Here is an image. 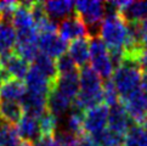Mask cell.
Masks as SVG:
<instances>
[{
	"instance_id": "484cf974",
	"label": "cell",
	"mask_w": 147,
	"mask_h": 146,
	"mask_svg": "<svg viewBox=\"0 0 147 146\" xmlns=\"http://www.w3.org/2000/svg\"><path fill=\"white\" fill-rule=\"evenodd\" d=\"M102 96H103V103L107 106H114L120 102L119 94L115 89L112 79H107L102 84Z\"/></svg>"
},
{
	"instance_id": "603a6c76",
	"label": "cell",
	"mask_w": 147,
	"mask_h": 146,
	"mask_svg": "<svg viewBox=\"0 0 147 146\" xmlns=\"http://www.w3.org/2000/svg\"><path fill=\"white\" fill-rule=\"evenodd\" d=\"M92 140L97 146H124L125 137L106 128L101 133L92 135Z\"/></svg>"
},
{
	"instance_id": "836d02e7",
	"label": "cell",
	"mask_w": 147,
	"mask_h": 146,
	"mask_svg": "<svg viewBox=\"0 0 147 146\" xmlns=\"http://www.w3.org/2000/svg\"><path fill=\"white\" fill-rule=\"evenodd\" d=\"M18 146H34V144L28 143V141H22V140H21V143H20Z\"/></svg>"
},
{
	"instance_id": "ac0fdd59",
	"label": "cell",
	"mask_w": 147,
	"mask_h": 146,
	"mask_svg": "<svg viewBox=\"0 0 147 146\" xmlns=\"http://www.w3.org/2000/svg\"><path fill=\"white\" fill-rule=\"evenodd\" d=\"M46 101H48V97L46 96L27 91L26 95L23 96V99L21 100V105L23 107L24 114L39 118L48 110L46 108Z\"/></svg>"
},
{
	"instance_id": "f546056e",
	"label": "cell",
	"mask_w": 147,
	"mask_h": 146,
	"mask_svg": "<svg viewBox=\"0 0 147 146\" xmlns=\"http://www.w3.org/2000/svg\"><path fill=\"white\" fill-rule=\"evenodd\" d=\"M139 62H140L141 68H142L145 72H147V48L144 50V53H142V55H141Z\"/></svg>"
},
{
	"instance_id": "7a4b0ae2",
	"label": "cell",
	"mask_w": 147,
	"mask_h": 146,
	"mask_svg": "<svg viewBox=\"0 0 147 146\" xmlns=\"http://www.w3.org/2000/svg\"><path fill=\"white\" fill-rule=\"evenodd\" d=\"M128 24L118 12H108L100 30V38L107 45L108 50H123L127 39Z\"/></svg>"
},
{
	"instance_id": "44dd1931",
	"label": "cell",
	"mask_w": 147,
	"mask_h": 146,
	"mask_svg": "<svg viewBox=\"0 0 147 146\" xmlns=\"http://www.w3.org/2000/svg\"><path fill=\"white\" fill-rule=\"evenodd\" d=\"M24 111L21 102L0 100V117L10 124H17L23 117Z\"/></svg>"
},
{
	"instance_id": "4dcf8cb0",
	"label": "cell",
	"mask_w": 147,
	"mask_h": 146,
	"mask_svg": "<svg viewBox=\"0 0 147 146\" xmlns=\"http://www.w3.org/2000/svg\"><path fill=\"white\" fill-rule=\"evenodd\" d=\"M5 127H6V122L0 117V146H3L4 141V133H5Z\"/></svg>"
},
{
	"instance_id": "d6a6232c",
	"label": "cell",
	"mask_w": 147,
	"mask_h": 146,
	"mask_svg": "<svg viewBox=\"0 0 147 146\" xmlns=\"http://www.w3.org/2000/svg\"><path fill=\"white\" fill-rule=\"evenodd\" d=\"M7 79V77L5 76V73H4V71L1 70V67H0V88H1V85H3V83Z\"/></svg>"
},
{
	"instance_id": "52a82bcc",
	"label": "cell",
	"mask_w": 147,
	"mask_h": 146,
	"mask_svg": "<svg viewBox=\"0 0 147 146\" xmlns=\"http://www.w3.org/2000/svg\"><path fill=\"white\" fill-rule=\"evenodd\" d=\"M108 114L109 107L105 103L88 110L84 114V132L85 134L92 137V135H96L106 129V126L108 124Z\"/></svg>"
},
{
	"instance_id": "e0dca14e",
	"label": "cell",
	"mask_w": 147,
	"mask_h": 146,
	"mask_svg": "<svg viewBox=\"0 0 147 146\" xmlns=\"http://www.w3.org/2000/svg\"><path fill=\"white\" fill-rule=\"evenodd\" d=\"M27 93L26 84L20 79L7 78L0 88V100L20 102Z\"/></svg>"
},
{
	"instance_id": "83f0119b",
	"label": "cell",
	"mask_w": 147,
	"mask_h": 146,
	"mask_svg": "<svg viewBox=\"0 0 147 146\" xmlns=\"http://www.w3.org/2000/svg\"><path fill=\"white\" fill-rule=\"evenodd\" d=\"M34 146H60V144L56 141L54 137H48V138H40L34 144Z\"/></svg>"
},
{
	"instance_id": "5b68a950",
	"label": "cell",
	"mask_w": 147,
	"mask_h": 146,
	"mask_svg": "<svg viewBox=\"0 0 147 146\" xmlns=\"http://www.w3.org/2000/svg\"><path fill=\"white\" fill-rule=\"evenodd\" d=\"M120 103L124 106L130 119L135 124H142L147 118V94L138 89L129 96L120 99Z\"/></svg>"
},
{
	"instance_id": "6da1fadb",
	"label": "cell",
	"mask_w": 147,
	"mask_h": 146,
	"mask_svg": "<svg viewBox=\"0 0 147 146\" xmlns=\"http://www.w3.org/2000/svg\"><path fill=\"white\" fill-rule=\"evenodd\" d=\"M141 78L142 68L140 62L131 59H124L118 68L114 70L112 76V82L119 94V97L124 99L140 89Z\"/></svg>"
},
{
	"instance_id": "ffe728a7",
	"label": "cell",
	"mask_w": 147,
	"mask_h": 146,
	"mask_svg": "<svg viewBox=\"0 0 147 146\" xmlns=\"http://www.w3.org/2000/svg\"><path fill=\"white\" fill-rule=\"evenodd\" d=\"M32 66H34L40 73H43L54 85L56 84L59 73H57V68H56V61L54 59H51V57L43 53H39L38 56L35 57V60L33 61Z\"/></svg>"
},
{
	"instance_id": "d4e9b609",
	"label": "cell",
	"mask_w": 147,
	"mask_h": 146,
	"mask_svg": "<svg viewBox=\"0 0 147 146\" xmlns=\"http://www.w3.org/2000/svg\"><path fill=\"white\" fill-rule=\"evenodd\" d=\"M39 122V130H40V138H48L55 137L57 132V118L52 113H50L48 110L38 118Z\"/></svg>"
},
{
	"instance_id": "f1b7e54d",
	"label": "cell",
	"mask_w": 147,
	"mask_h": 146,
	"mask_svg": "<svg viewBox=\"0 0 147 146\" xmlns=\"http://www.w3.org/2000/svg\"><path fill=\"white\" fill-rule=\"evenodd\" d=\"M78 146H97L95 144V141L92 140V138L88 134H84L79 138V141H78Z\"/></svg>"
},
{
	"instance_id": "e575fe53",
	"label": "cell",
	"mask_w": 147,
	"mask_h": 146,
	"mask_svg": "<svg viewBox=\"0 0 147 146\" xmlns=\"http://www.w3.org/2000/svg\"><path fill=\"white\" fill-rule=\"evenodd\" d=\"M142 128H144V129L146 130V133H147V118L145 119V122L142 123Z\"/></svg>"
},
{
	"instance_id": "9a60e30c",
	"label": "cell",
	"mask_w": 147,
	"mask_h": 146,
	"mask_svg": "<svg viewBox=\"0 0 147 146\" xmlns=\"http://www.w3.org/2000/svg\"><path fill=\"white\" fill-rule=\"evenodd\" d=\"M17 133L22 141L35 144L40 139V130L38 118L23 114L21 121L17 123Z\"/></svg>"
},
{
	"instance_id": "1f68e13d",
	"label": "cell",
	"mask_w": 147,
	"mask_h": 146,
	"mask_svg": "<svg viewBox=\"0 0 147 146\" xmlns=\"http://www.w3.org/2000/svg\"><path fill=\"white\" fill-rule=\"evenodd\" d=\"M141 90L147 94V72L142 73V78H141Z\"/></svg>"
},
{
	"instance_id": "8992f818",
	"label": "cell",
	"mask_w": 147,
	"mask_h": 146,
	"mask_svg": "<svg viewBox=\"0 0 147 146\" xmlns=\"http://www.w3.org/2000/svg\"><path fill=\"white\" fill-rule=\"evenodd\" d=\"M0 67L7 78L22 80L29 71V64L24 61L15 50L0 54Z\"/></svg>"
},
{
	"instance_id": "4316f807",
	"label": "cell",
	"mask_w": 147,
	"mask_h": 146,
	"mask_svg": "<svg viewBox=\"0 0 147 146\" xmlns=\"http://www.w3.org/2000/svg\"><path fill=\"white\" fill-rule=\"evenodd\" d=\"M56 68L59 76L66 74V73H71L77 71V66L74 64V61L72 60V57L69 54L66 53L63 55H61L59 59H56Z\"/></svg>"
},
{
	"instance_id": "9c48e42d",
	"label": "cell",
	"mask_w": 147,
	"mask_h": 146,
	"mask_svg": "<svg viewBox=\"0 0 147 146\" xmlns=\"http://www.w3.org/2000/svg\"><path fill=\"white\" fill-rule=\"evenodd\" d=\"M38 48L40 53L51 59H59L61 55L66 54L68 44L57 33H43L38 34Z\"/></svg>"
},
{
	"instance_id": "7402d4cb",
	"label": "cell",
	"mask_w": 147,
	"mask_h": 146,
	"mask_svg": "<svg viewBox=\"0 0 147 146\" xmlns=\"http://www.w3.org/2000/svg\"><path fill=\"white\" fill-rule=\"evenodd\" d=\"M84 114H85V112L72 107L69 114L67 116V119H66L65 130L69 132L71 134L76 135L78 138H80L82 135L85 134V132H84Z\"/></svg>"
},
{
	"instance_id": "2e32d148",
	"label": "cell",
	"mask_w": 147,
	"mask_h": 146,
	"mask_svg": "<svg viewBox=\"0 0 147 146\" xmlns=\"http://www.w3.org/2000/svg\"><path fill=\"white\" fill-rule=\"evenodd\" d=\"M55 88L62 94L67 95L69 99H74L80 90V78H79V71H74L66 74H61L57 77Z\"/></svg>"
},
{
	"instance_id": "5bb4252c",
	"label": "cell",
	"mask_w": 147,
	"mask_h": 146,
	"mask_svg": "<svg viewBox=\"0 0 147 146\" xmlns=\"http://www.w3.org/2000/svg\"><path fill=\"white\" fill-rule=\"evenodd\" d=\"M68 54L77 67H84L90 60V36L73 40L68 46Z\"/></svg>"
},
{
	"instance_id": "4fadbf2b",
	"label": "cell",
	"mask_w": 147,
	"mask_h": 146,
	"mask_svg": "<svg viewBox=\"0 0 147 146\" xmlns=\"http://www.w3.org/2000/svg\"><path fill=\"white\" fill-rule=\"evenodd\" d=\"M72 99H69L67 95L62 94L54 87L48 95V101H46V108L50 113L59 119L61 117L66 116V114L71 111L72 108Z\"/></svg>"
},
{
	"instance_id": "7c38bea8",
	"label": "cell",
	"mask_w": 147,
	"mask_h": 146,
	"mask_svg": "<svg viewBox=\"0 0 147 146\" xmlns=\"http://www.w3.org/2000/svg\"><path fill=\"white\" fill-rule=\"evenodd\" d=\"M26 87H27V91L38 94V95H43L48 97L49 93L55 85L46 78L43 73H40L34 66L29 67V71L26 76Z\"/></svg>"
},
{
	"instance_id": "d590c367",
	"label": "cell",
	"mask_w": 147,
	"mask_h": 146,
	"mask_svg": "<svg viewBox=\"0 0 147 146\" xmlns=\"http://www.w3.org/2000/svg\"><path fill=\"white\" fill-rule=\"evenodd\" d=\"M78 141H79V140H78ZM74 146H78V144H77V145H74Z\"/></svg>"
},
{
	"instance_id": "277c9868",
	"label": "cell",
	"mask_w": 147,
	"mask_h": 146,
	"mask_svg": "<svg viewBox=\"0 0 147 146\" xmlns=\"http://www.w3.org/2000/svg\"><path fill=\"white\" fill-rule=\"evenodd\" d=\"M90 61L91 67L105 80L113 76L114 68L109 56V50L100 36L90 38Z\"/></svg>"
},
{
	"instance_id": "d6986e66",
	"label": "cell",
	"mask_w": 147,
	"mask_h": 146,
	"mask_svg": "<svg viewBox=\"0 0 147 146\" xmlns=\"http://www.w3.org/2000/svg\"><path fill=\"white\" fill-rule=\"evenodd\" d=\"M74 1L65 0V1H45L44 9L50 20H65L74 14Z\"/></svg>"
},
{
	"instance_id": "8fae6325",
	"label": "cell",
	"mask_w": 147,
	"mask_h": 146,
	"mask_svg": "<svg viewBox=\"0 0 147 146\" xmlns=\"http://www.w3.org/2000/svg\"><path fill=\"white\" fill-rule=\"evenodd\" d=\"M131 124H133V121L130 119L129 114L127 113L124 106L120 102L112 107H109L108 124H107L109 130L125 137L128 130L131 127Z\"/></svg>"
},
{
	"instance_id": "ba28073f",
	"label": "cell",
	"mask_w": 147,
	"mask_h": 146,
	"mask_svg": "<svg viewBox=\"0 0 147 146\" xmlns=\"http://www.w3.org/2000/svg\"><path fill=\"white\" fill-rule=\"evenodd\" d=\"M125 23L147 20V1H109Z\"/></svg>"
},
{
	"instance_id": "30bf717a",
	"label": "cell",
	"mask_w": 147,
	"mask_h": 146,
	"mask_svg": "<svg viewBox=\"0 0 147 146\" xmlns=\"http://www.w3.org/2000/svg\"><path fill=\"white\" fill-rule=\"evenodd\" d=\"M59 33H60V36L65 41H68V40L73 41V40L84 38V36H89L85 24L83 23V21L79 18V16L76 12L72 16L61 21L59 24Z\"/></svg>"
},
{
	"instance_id": "cb8c5ba5",
	"label": "cell",
	"mask_w": 147,
	"mask_h": 146,
	"mask_svg": "<svg viewBox=\"0 0 147 146\" xmlns=\"http://www.w3.org/2000/svg\"><path fill=\"white\" fill-rule=\"evenodd\" d=\"M124 146H147L146 130L139 124L133 123L125 135Z\"/></svg>"
},
{
	"instance_id": "3957f363",
	"label": "cell",
	"mask_w": 147,
	"mask_h": 146,
	"mask_svg": "<svg viewBox=\"0 0 147 146\" xmlns=\"http://www.w3.org/2000/svg\"><path fill=\"white\" fill-rule=\"evenodd\" d=\"M74 12L85 24L90 38L100 36V30L106 12V3L100 0H80L74 5Z\"/></svg>"
}]
</instances>
